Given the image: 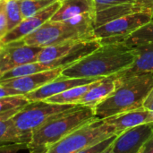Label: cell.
Returning <instances> with one entry per match:
<instances>
[{"mask_svg": "<svg viewBox=\"0 0 153 153\" xmlns=\"http://www.w3.org/2000/svg\"><path fill=\"white\" fill-rule=\"evenodd\" d=\"M136 56L134 48L125 42L103 44L81 60L64 68L61 75L67 78H105L129 68Z\"/></svg>", "mask_w": 153, "mask_h": 153, "instance_id": "6da1fadb", "label": "cell"}, {"mask_svg": "<svg viewBox=\"0 0 153 153\" xmlns=\"http://www.w3.org/2000/svg\"><path fill=\"white\" fill-rule=\"evenodd\" d=\"M117 80L116 90L93 108L96 117L100 119L143 108V103L153 88L152 74L117 78Z\"/></svg>", "mask_w": 153, "mask_h": 153, "instance_id": "7a4b0ae2", "label": "cell"}, {"mask_svg": "<svg viewBox=\"0 0 153 153\" xmlns=\"http://www.w3.org/2000/svg\"><path fill=\"white\" fill-rule=\"evenodd\" d=\"M94 24L95 13L76 15L64 22L49 20L18 41L27 46L46 48L72 40L93 39Z\"/></svg>", "mask_w": 153, "mask_h": 153, "instance_id": "3957f363", "label": "cell"}, {"mask_svg": "<svg viewBox=\"0 0 153 153\" xmlns=\"http://www.w3.org/2000/svg\"><path fill=\"white\" fill-rule=\"evenodd\" d=\"M97 118L93 108L75 105L36 129L28 145L34 153H44L74 131Z\"/></svg>", "mask_w": 153, "mask_h": 153, "instance_id": "277c9868", "label": "cell"}, {"mask_svg": "<svg viewBox=\"0 0 153 153\" xmlns=\"http://www.w3.org/2000/svg\"><path fill=\"white\" fill-rule=\"evenodd\" d=\"M112 136H116L115 129L104 119L97 118L74 131L44 153H77Z\"/></svg>", "mask_w": 153, "mask_h": 153, "instance_id": "5b68a950", "label": "cell"}, {"mask_svg": "<svg viewBox=\"0 0 153 153\" xmlns=\"http://www.w3.org/2000/svg\"><path fill=\"white\" fill-rule=\"evenodd\" d=\"M101 44L93 39L72 40L61 44L43 48L38 56L37 62H40L55 69L65 68L81 60L85 56L98 48Z\"/></svg>", "mask_w": 153, "mask_h": 153, "instance_id": "8992f818", "label": "cell"}, {"mask_svg": "<svg viewBox=\"0 0 153 153\" xmlns=\"http://www.w3.org/2000/svg\"><path fill=\"white\" fill-rule=\"evenodd\" d=\"M74 106L51 104L44 100L31 101L13 117L11 120L18 133L30 142V135L36 129Z\"/></svg>", "mask_w": 153, "mask_h": 153, "instance_id": "52a82bcc", "label": "cell"}, {"mask_svg": "<svg viewBox=\"0 0 153 153\" xmlns=\"http://www.w3.org/2000/svg\"><path fill=\"white\" fill-rule=\"evenodd\" d=\"M152 18L153 11L128 13L94 28L93 36L101 45L125 42L133 32Z\"/></svg>", "mask_w": 153, "mask_h": 153, "instance_id": "ba28073f", "label": "cell"}, {"mask_svg": "<svg viewBox=\"0 0 153 153\" xmlns=\"http://www.w3.org/2000/svg\"><path fill=\"white\" fill-rule=\"evenodd\" d=\"M43 48L27 46L16 40L0 48V75L14 67L37 62Z\"/></svg>", "mask_w": 153, "mask_h": 153, "instance_id": "9c48e42d", "label": "cell"}, {"mask_svg": "<svg viewBox=\"0 0 153 153\" xmlns=\"http://www.w3.org/2000/svg\"><path fill=\"white\" fill-rule=\"evenodd\" d=\"M60 5H61V0H58L53 3L52 4L48 5V7L44 8L40 12L37 13L36 14L24 19L20 24H18L15 28H13L10 31H8L0 39V48L8 43L19 40L24 38L25 36L30 34L34 30H36L42 24H44L46 22L51 19V17L58 10Z\"/></svg>", "mask_w": 153, "mask_h": 153, "instance_id": "30bf717a", "label": "cell"}, {"mask_svg": "<svg viewBox=\"0 0 153 153\" xmlns=\"http://www.w3.org/2000/svg\"><path fill=\"white\" fill-rule=\"evenodd\" d=\"M153 134V123L141 125L117 134L113 143L114 153H137Z\"/></svg>", "mask_w": 153, "mask_h": 153, "instance_id": "8fae6325", "label": "cell"}, {"mask_svg": "<svg viewBox=\"0 0 153 153\" xmlns=\"http://www.w3.org/2000/svg\"><path fill=\"white\" fill-rule=\"evenodd\" d=\"M102 79V78H100ZM100 79H89V78H67L62 75L58 76L56 79L51 81L50 82L41 86L40 88L25 94V98L30 101H39L45 100L46 99L52 97L54 95L59 94L74 87L88 84L98 81Z\"/></svg>", "mask_w": 153, "mask_h": 153, "instance_id": "7c38bea8", "label": "cell"}, {"mask_svg": "<svg viewBox=\"0 0 153 153\" xmlns=\"http://www.w3.org/2000/svg\"><path fill=\"white\" fill-rule=\"evenodd\" d=\"M63 69V67H57L55 69L33 74L23 77L8 79L0 82V84L16 90L21 94L25 95L56 79L58 76L61 75Z\"/></svg>", "mask_w": 153, "mask_h": 153, "instance_id": "4fadbf2b", "label": "cell"}, {"mask_svg": "<svg viewBox=\"0 0 153 153\" xmlns=\"http://www.w3.org/2000/svg\"><path fill=\"white\" fill-rule=\"evenodd\" d=\"M96 7L94 28L117 17L132 13L131 6L137 0H93Z\"/></svg>", "mask_w": 153, "mask_h": 153, "instance_id": "5bb4252c", "label": "cell"}, {"mask_svg": "<svg viewBox=\"0 0 153 153\" xmlns=\"http://www.w3.org/2000/svg\"><path fill=\"white\" fill-rule=\"evenodd\" d=\"M115 129L116 135L138 126L153 123V112L141 108L104 119Z\"/></svg>", "mask_w": 153, "mask_h": 153, "instance_id": "9a60e30c", "label": "cell"}, {"mask_svg": "<svg viewBox=\"0 0 153 153\" xmlns=\"http://www.w3.org/2000/svg\"><path fill=\"white\" fill-rule=\"evenodd\" d=\"M134 48L137 56L133 65L114 76L116 78H127L134 75L152 74H153V43L139 45Z\"/></svg>", "mask_w": 153, "mask_h": 153, "instance_id": "2e32d148", "label": "cell"}, {"mask_svg": "<svg viewBox=\"0 0 153 153\" xmlns=\"http://www.w3.org/2000/svg\"><path fill=\"white\" fill-rule=\"evenodd\" d=\"M117 85V80L114 75L102 78L78 101L77 105L95 108L116 90Z\"/></svg>", "mask_w": 153, "mask_h": 153, "instance_id": "e0dca14e", "label": "cell"}, {"mask_svg": "<svg viewBox=\"0 0 153 153\" xmlns=\"http://www.w3.org/2000/svg\"><path fill=\"white\" fill-rule=\"evenodd\" d=\"M84 13L96 14L93 0H62L60 7L51 17L50 21L64 22L74 16Z\"/></svg>", "mask_w": 153, "mask_h": 153, "instance_id": "ac0fdd59", "label": "cell"}, {"mask_svg": "<svg viewBox=\"0 0 153 153\" xmlns=\"http://www.w3.org/2000/svg\"><path fill=\"white\" fill-rule=\"evenodd\" d=\"M95 81L93 82L74 87L65 91H63L59 94L54 95L46 99L44 101L51 104H59V105H77L78 101L100 81Z\"/></svg>", "mask_w": 153, "mask_h": 153, "instance_id": "d6986e66", "label": "cell"}, {"mask_svg": "<svg viewBox=\"0 0 153 153\" xmlns=\"http://www.w3.org/2000/svg\"><path fill=\"white\" fill-rule=\"evenodd\" d=\"M30 101L24 95L0 99V120H9L22 110Z\"/></svg>", "mask_w": 153, "mask_h": 153, "instance_id": "ffe728a7", "label": "cell"}, {"mask_svg": "<svg viewBox=\"0 0 153 153\" xmlns=\"http://www.w3.org/2000/svg\"><path fill=\"white\" fill-rule=\"evenodd\" d=\"M51 70V67L48 65H46L43 63L40 62H34V63H30V64H25L17 67L13 68L12 70H9L0 76V82L5 81L8 79H13V78H19V77H23L27 75H30L33 74L44 72Z\"/></svg>", "mask_w": 153, "mask_h": 153, "instance_id": "44dd1931", "label": "cell"}, {"mask_svg": "<svg viewBox=\"0 0 153 153\" xmlns=\"http://www.w3.org/2000/svg\"><path fill=\"white\" fill-rule=\"evenodd\" d=\"M28 143L29 140L18 133L11 119L0 120V146Z\"/></svg>", "mask_w": 153, "mask_h": 153, "instance_id": "7402d4cb", "label": "cell"}, {"mask_svg": "<svg viewBox=\"0 0 153 153\" xmlns=\"http://www.w3.org/2000/svg\"><path fill=\"white\" fill-rule=\"evenodd\" d=\"M125 43L132 48L139 45L153 43V18L133 32L125 40Z\"/></svg>", "mask_w": 153, "mask_h": 153, "instance_id": "603a6c76", "label": "cell"}, {"mask_svg": "<svg viewBox=\"0 0 153 153\" xmlns=\"http://www.w3.org/2000/svg\"><path fill=\"white\" fill-rule=\"evenodd\" d=\"M56 1L58 0H18V3L24 20L36 14Z\"/></svg>", "mask_w": 153, "mask_h": 153, "instance_id": "cb8c5ba5", "label": "cell"}, {"mask_svg": "<svg viewBox=\"0 0 153 153\" xmlns=\"http://www.w3.org/2000/svg\"><path fill=\"white\" fill-rule=\"evenodd\" d=\"M5 13L7 18V30L10 31L23 21L18 0H6ZM7 31V32H8Z\"/></svg>", "mask_w": 153, "mask_h": 153, "instance_id": "d4e9b609", "label": "cell"}, {"mask_svg": "<svg viewBox=\"0 0 153 153\" xmlns=\"http://www.w3.org/2000/svg\"><path fill=\"white\" fill-rule=\"evenodd\" d=\"M0 153H34L28 143H16L0 146Z\"/></svg>", "mask_w": 153, "mask_h": 153, "instance_id": "484cf974", "label": "cell"}, {"mask_svg": "<svg viewBox=\"0 0 153 153\" xmlns=\"http://www.w3.org/2000/svg\"><path fill=\"white\" fill-rule=\"evenodd\" d=\"M116 136H112L110 138H108V139H106V140H104V141H102V142H100V143H97L91 147L82 150L77 153H101L108 146H109L113 143Z\"/></svg>", "mask_w": 153, "mask_h": 153, "instance_id": "4316f807", "label": "cell"}, {"mask_svg": "<svg viewBox=\"0 0 153 153\" xmlns=\"http://www.w3.org/2000/svg\"><path fill=\"white\" fill-rule=\"evenodd\" d=\"M6 0H0V39L7 33V18L5 13Z\"/></svg>", "mask_w": 153, "mask_h": 153, "instance_id": "83f0119b", "label": "cell"}, {"mask_svg": "<svg viewBox=\"0 0 153 153\" xmlns=\"http://www.w3.org/2000/svg\"><path fill=\"white\" fill-rule=\"evenodd\" d=\"M153 11V0H137L131 6V13Z\"/></svg>", "mask_w": 153, "mask_h": 153, "instance_id": "f1b7e54d", "label": "cell"}, {"mask_svg": "<svg viewBox=\"0 0 153 153\" xmlns=\"http://www.w3.org/2000/svg\"><path fill=\"white\" fill-rule=\"evenodd\" d=\"M16 95H22V94H21L16 90H13L12 88H9V87L0 84V99L11 97V96H16Z\"/></svg>", "mask_w": 153, "mask_h": 153, "instance_id": "f546056e", "label": "cell"}, {"mask_svg": "<svg viewBox=\"0 0 153 153\" xmlns=\"http://www.w3.org/2000/svg\"><path fill=\"white\" fill-rule=\"evenodd\" d=\"M137 153H153V134L146 141Z\"/></svg>", "mask_w": 153, "mask_h": 153, "instance_id": "4dcf8cb0", "label": "cell"}, {"mask_svg": "<svg viewBox=\"0 0 153 153\" xmlns=\"http://www.w3.org/2000/svg\"><path fill=\"white\" fill-rule=\"evenodd\" d=\"M143 108L153 112V88L143 103Z\"/></svg>", "mask_w": 153, "mask_h": 153, "instance_id": "1f68e13d", "label": "cell"}, {"mask_svg": "<svg viewBox=\"0 0 153 153\" xmlns=\"http://www.w3.org/2000/svg\"><path fill=\"white\" fill-rule=\"evenodd\" d=\"M101 153H114V152H113V148H112V143L109 145V146H108L103 152Z\"/></svg>", "mask_w": 153, "mask_h": 153, "instance_id": "d6a6232c", "label": "cell"}, {"mask_svg": "<svg viewBox=\"0 0 153 153\" xmlns=\"http://www.w3.org/2000/svg\"><path fill=\"white\" fill-rule=\"evenodd\" d=\"M0 76H1V75H0Z\"/></svg>", "mask_w": 153, "mask_h": 153, "instance_id": "836d02e7", "label": "cell"}]
</instances>
